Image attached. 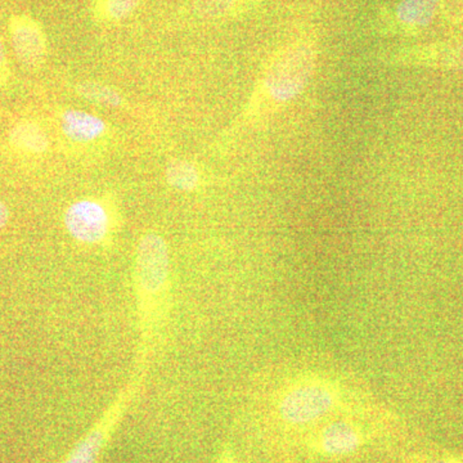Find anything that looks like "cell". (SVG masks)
I'll list each match as a JSON object with an SVG mask.
<instances>
[{
	"label": "cell",
	"instance_id": "1",
	"mask_svg": "<svg viewBox=\"0 0 463 463\" xmlns=\"http://www.w3.org/2000/svg\"><path fill=\"white\" fill-rule=\"evenodd\" d=\"M316 66L309 44H294L279 52L268 63L243 112V120H257L279 109L303 91Z\"/></svg>",
	"mask_w": 463,
	"mask_h": 463
},
{
	"label": "cell",
	"instance_id": "19",
	"mask_svg": "<svg viewBox=\"0 0 463 463\" xmlns=\"http://www.w3.org/2000/svg\"><path fill=\"white\" fill-rule=\"evenodd\" d=\"M432 463H453V462H450V461H435V462H432Z\"/></svg>",
	"mask_w": 463,
	"mask_h": 463
},
{
	"label": "cell",
	"instance_id": "6",
	"mask_svg": "<svg viewBox=\"0 0 463 463\" xmlns=\"http://www.w3.org/2000/svg\"><path fill=\"white\" fill-rule=\"evenodd\" d=\"M335 395L325 383H309L289 390L282 399L281 416L289 423H307L323 416L334 405Z\"/></svg>",
	"mask_w": 463,
	"mask_h": 463
},
{
	"label": "cell",
	"instance_id": "17",
	"mask_svg": "<svg viewBox=\"0 0 463 463\" xmlns=\"http://www.w3.org/2000/svg\"><path fill=\"white\" fill-rule=\"evenodd\" d=\"M440 5L450 20H463V0H441Z\"/></svg>",
	"mask_w": 463,
	"mask_h": 463
},
{
	"label": "cell",
	"instance_id": "13",
	"mask_svg": "<svg viewBox=\"0 0 463 463\" xmlns=\"http://www.w3.org/2000/svg\"><path fill=\"white\" fill-rule=\"evenodd\" d=\"M441 0H403L397 9L399 21L405 25H429L437 14Z\"/></svg>",
	"mask_w": 463,
	"mask_h": 463
},
{
	"label": "cell",
	"instance_id": "5",
	"mask_svg": "<svg viewBox=\"0 0 463 463\" xmlns=\"http://www.w3.org/2000/svg\"><path fill=\"white\" fill-rule=\"evenodd\" d=\"M8 33L14 56L21 65L29 70L41 69L48 56L47 33L42 24L30 14H12Z\"/></svg>",
	"mask_w": 463,
	"mask_h": 463
},
{
	"label": "cell",
	"instance_id": "9",
	"mask_svg": "<svg viewBox=\"0 0 463 463\" xmlns=\"http://www.w3.org/2000/svg\"><path fill=\"white\" fill-rule=\"evenodd\" d=\"M203 172L187 158H172L165 166V182L172 190L191 194L203 185Z\"/></svg>",
	"mask_w": 463,
	"mask_h": 463
},
{
	"label": "cell",
	"instance_id": "2",
	"mask_svg": "<svg viewBox=\"0 0 463 463\" xmlns=\"http://www.w3.org/2000/svg\"><path fill=\"white\" fill-rule=\"evenodd\" d=\"M118 224V209L111 197H83L70 203L63 214L69 236L88 246L109 242Z\"/></svg>",
	"mask_w": 463,
	"mask_h": 463
},
{
	"label": "cell",
	"instance_id": "3",
	"mask_svg": "<svg viewBox=\"0 0 463 463\" xmlns=\"http://www.w3.org/2000/svg\"><path fill=\"white\" fill-rule=\"evenodd\" d=\"M170 274V254L166 240L157 232L142 234L134 257V279L143 300V309L154 306L155 298L163 297Z\"/></svg>",
	"mask_w": 463,
	"mask_h": 463
},
{
	"label": "cell",
	"instance_id": "12",
	"mask_svg": "<svg viewBox=\"0 0 463 463\" xmlns=\"http://www.w3.org/2000/svg\"><path fill=\"white\" fill-rule=\"evenodd\" d=\"M321 443L328 455H345L358 448L359 437L349 423L336 422L325 429Z\"/></svg>",
	"mask_w": 463,
	"mask_h": 463
},
{
	"label": "cell",
	"instance_id": "10",
	"mask_svg": "<svg viewBox=\"0 0 463 463\" xmlns=\"http://www.w3.org/2000/svg\"><path fill=\"white\" fill-rule=\"evenodd\" d=\"M76 96L87 100L91 105L105 109H125L128 100L120 90H115L111 85L99 83V81L84 80L72 85Z\"/></svg>",
	"mask_w": 463,
	"mask_h": 463
},
{
	"label": "cell",
	"instance_id": "4",
	"mask_svg": "<svg viewBox=\"0 0 463 463\" xmlns=\"http://www.w3.org/2000/svg\"><path fill=\"white\" fill-rule=\"evenodd\" d=\"M57 127L66 148L74 155L105 151L114 141V129L109 121L84 109H61L57 115Z\"/></svg>",
	"mask_w": 463,
	"mask_h": 463
},
{
	"label": "cell",
	"instance_id": "7",
	"mask_svg": "<svg viewBox=\"0 0 463 463\" xmlns=\"http://www.w3.org/2000/svg\"><path fill=\"white\" fill-rule=\"evenodd\" d=\"M8 143L18 154L43 156L51 148V136L38 121H18L8 134Z\"/></svg>",
	"mask_w": 463,
	"mask_h": 463
},
{
	"label": "cell",
	"instance_id": "15",
	"mask_svg": "<svg viewBox=\"0 0 463 463\" xmlns=\"http://www.w3.org/2000/svg\"><path fill=\"white\" fill-rule=\"evenodd\" d=\"M417 61L421 63L426 62L430 63V65L463 71V44L448 48V50L434 52V54L429 53L428 56L417 58Z\"/></svg>",
	"mask_w": 463,
	"mask_h": 463
},
{
	"label": "cell",
	"instance_id": "14",
	"mask_svg": "<svg viewBox=\"0 0 463 463\" xmlns=\"http://www.w3.org/2000/svg\"><path fill=\"white\" fill-rule=\"evenodd\" d=\"M246 0H194L192 12L200 20H221L236 14Z\"/></svg>",
	"mask_w": 463,
	"mask_h": 463
},
{
	"label": "cell",
	"instance_id": "18",
	"mask_svg": "<svg viewBox=\"0 0 463 463\" xmlns=\"http://www.w3.org/2000/svg\"><path fill=\"white\" fill-rule=\"evenodd\" d=\"M9 222V209L3 201H0V230L5 227Z\"/></svg>",
	"mask_w": 463,
	"mask_h": 463
},
{
	"label": "cell",
	"instance_id": "11",
	"mask_svg": "<svg viewBox=\"0 0 463 463\" xmlns=\"http://www.w3.org/2000/svg\"><path fill=\"white\" fill-rule=\"evenodd\" d=\"M142 0H91L90 16L99 25H116L132 16Z\"/></svg>",
	"mask_w": 463,
	"mask_h": 463
},
{
	"label": "cell",
	"instance_id": "16",
	"mask_svg": "<svg viewBox=\"0 0 463 463\" xmlns=\"http://www.w3.org/2000/svg\"><path fill=\"white\" fill-rule=\"evenodd\" d=\"M12 70L9 65L7 52H5V43L0 38V90L11 81Z\"/></svg>",
	"mask_w": 463,
	"mask_h": 463
},
{
	"label": "cell",
	"instance_id": "8",
	"mask_svg": "<svg viewBox=\"0 0 463 463\" xmlns=\"http://www.w3.org/2000/svg\"><path fill=\"white\" fill-rule=\"evenodd\" d=\"M124 401L125 397L121 399V401H118V403L115 404L114 410L109 411V413L106 414L103 421H100L99 425L83 439V441L72 450L71 455L69 456L65 463H96L100 450H102L106 440H108L112 426L118 421Z\"/></svg>",
	"mask_w": 463,
	"mask_h": 463
}]
</instances>
